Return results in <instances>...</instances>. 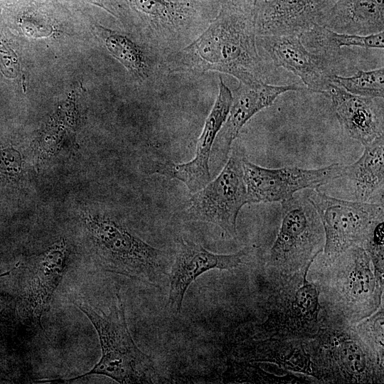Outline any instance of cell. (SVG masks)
Returning a JSON list of instances; mask_svg holds the SVG:
<instances>
[{
  "mask_svg": "<svg viewBox=\"0 0 384 384\" xmlns=\"http://www.w3.org/2000/svg\"><path fill=\"white\" fill-rule=\"evenodd\" d=\"M344 165L333 164L319 169L287 166L267 169L246 158L243 175L248 203L282 202L304 189H314L342 178Z\"/></svg>",
  "mask_w": 384,
  "mask_h": 384,
  "instance_id": "7",
  "label": "cell"
},
{
  "mask_svg": "<svg viewBox=\"0 0 384 384\" xmlns=\"http://www.w3.org/2000/svg\"><path fill=\"white\" fill-rule=\"evenodd\" d=\"M322 26L342 33L366 36L384 30V0H337Z\"/></svg>",
  "mask_w": 384,
  "mask_h": 384,
  "instance_id": "16",
  "label": "cell"
},
{
  "mask_svg": "<svg viewBox=\"0 0 384 384\" xmlns=\"http://www.w3.org/2000/svg\"><path fill=\"white\" fill-rule=\"evenodd\" d=\"M218 88L213 107L198 139L194 158L183 164L151 158V173L178 179L186 185L191 193L198 191L210 181V151L215 139L227 119L233 100L232 91L221 78L219 79Z\"/></svg>",
  "mask_w": 384,
  "mask_h": 384,
  "instance_id": "8",
  "label": "cell"
},
{
  "mask_svg": "<svg viewBox=\"0 0 384 384\" xmlns=\"http://www.w3.org/2000/svg\"><path fill=\"white\" fill-rule=\"evenodd\" d=\"M255 5L226 0L209 26L181 50L172 68L193 73L218 71L239 82H263L261 58L257 52Z\"/></svg>",
  "mask_w": 384,
  "mask_h": 384,
  "instance_id": "1",
  "label": "cell"
},
{
  "mask_svg": "<svg viewBox=\"0 0 384 384\" xmlns=\"http://www.w3.org/2000/svg\"><path fill=\"white\" fill-rule=\"evenodd\" d=\"M245 255V250L233 254H217L193 241L178 239L169 273V310L176 315L180 313L186 292L200 275L213 269H233L242 263Z\"/></svg>",
  "mask_w": 384,
  "mask_h": 384,
  "instance_id": "11",
  "label": "cell"
},
{
  "mask_svg": "<svg viewBox=\"0 0 384 384\" xmlns=\"http://www.w3.org/2000/svg\"><path fill=\"white\" fill-rule=\"evenodd\" d=\"M94 252L105 271L159 286L169 277L168 254L131 233L107 217H90L86 220Z\"/></svg>",
  "mask_w": 384,
  "mask_h": 384,
  "instance_id": "3",
  "label": "cell"
},
{
  "mask_svg": "<svg viewBox=\"0 0 384 384\" xmlns=\"http://www.w3.org/2000/svg\"><path fill=\"white\" fill-rule=\"evenodd\" d=\"M331 82L346 91L361 97L383 98L384 68L358 70L350 77L333 74Z\"/></svg>",
  "mask_w": 384,
  "mask_h": 384,
  "instance_id": "20",
  "label": "cell"
},
{
  "mask_svg": "<svg viewBox=\"0 0 384 384\" xmlns=\"http://www.w3.org/2000/svg\"><path fill=\"white\" fill-rule=\"evenodd\" d=\"M303 89L296 85H273L265 82L255 85L239 83L233 92L231 107L218 133L209 159V168L219 172L228 159L233 141L245 124L256 113L272 105L282 94Z\"/></svg>",
  "mask_w": 384,
  "mask_h": 384,
  "instance_id": "9",
  "label": "cell"
},
{
  "mask_svg": "<svg viewBox=\"0 0 384 384\" xmlns=\"http://www.w3.org/2000/svg\"><path fill=\"white\" fill-rule=\"evenodd\" d=\"M337 0H264L255 5L256 36L298 35L323 25Z\"/></svg>",
  "mask_w": 384,
  "mask_h": 384,
  "instance_id": "12",
  "label": "cell"
},
{
  "mask_svg": "<svg viewBox=\"0 0 384 384\" xmlns=\"http://www.w3.org/2000/svg\"><path fill=\"white\" fill-rule=\"evenodd\" d=\"M245 158L243 151L235 147L219 175L193 193L186 208L191 220L216 225L230 236H236L238 213L248 203L243 175Z\"/></svg>",
  "mask_w": 384,
  "mask_h": 384,
  "instance_id": "4",
  "label": "cell"
},
{
  "mask_svg": "<svg viewBox=\"0 0 384 384\" xmlns=\"http://www.w3.org/2000/svg\"><path fill=\"white\" fill-rule=\"evenodd\" d=\"M66 249L62 244L37 256L28 267L23 296V316L34 328L43 329L41 319L49 306L65 268Z\"/></svg>",
  "mask_w": 384,
  "mask_h": 384,
  "instance_id": "13",
  "label": "cell"
},
{
  "mask_svg": "<svg viewBox=\"0 0 384 384\" xmlns=\"http://www.w3.org/2000/svg\"><path fill=\"white\" fill-rule=\"evenodd\" d=\"M94 3L97 4L98 6L105 9L107 10V8L105 5V0H93Z\"/></svg>",
  "mask_w": 384,
  "mask_h": 384,
  "instance_id": "22",
  "label": "cell"
},
{
  "mask_svg": "<svg viewBox=\"0 0 384 384\" xmlns=\"http://www.w3.org/2000/svg\"><path fill=\"white\" fill-rule=\"evenodd\" d=\"M273 63L299 77L311 92L328 94L331 82V71L324 54L310 51L301 36H256Z\"/></svg>",
  "mask_w": 384,
  "mask_h": 384,
  "instance_id": "10",
  "label": "cell"
},
{
  "mask_svg": "<svg viewBox=\"0 0 384 384\" xmlns=\"http://www.w3.org/2000/svg\"><path fill=\"white\" fill-rule=\"evenodd\" d=\"M281 203L282 223L270 250V262L282 268L307 266L324 249L319 215L306 196L294 194Z\"/></svg>",
  "mask_w": 384,
  "mask_h": 384,
  "instance_id": "6",
  "label": "cell"
},
{
  "mask_svg": "<svg viewBox=\"0 0 384 384\" xmlns=\"http://www.w3.org/2000/svg\"><path fill=\"white\" fill-rule=\"evenodd\" d=\"M97 31L108 51L130 73L141 80L149 76V60L141 47L114 31L102 26H97Z\"/></svg>",
  "mask_w": 384,
  "mask_h": 384,
  "instance_id": "19",
  "label": "cell"
},
{
  "mask_svg": "<svg viewBox=\"0 0 384 384\" xmlns=\"http://www.w3.org/2000/svg\"><path fill=\"white\" fill-rule=\"evenodd\" d=\"M151 28L166 34H177L191 26L197 10L192 0H129Z\"/></svg>",
  "mask_w": 384,
  "mask_h": 384,
  "instance_id": "17",
  "label": "cell"
},
{
  "mask_svg": "<svg viewBox=\"0 0 384 384\" xmlns=\"http://www.w3.org/2000/svg\"><path fill=\"white\" fill-rule=\"evenodd\" d=\"M254 1V4H256L257 2L258 1V0H253Z\"/></svg>",
  "mask_w": 384,
  "mask_h": 384,
  "instance_id": "23",
  "label": "cell"
},
{
  "mask_svg": "<svg viewBox=\"0 0 384 384\" xmlns=\"http://www.w3.org/2000/svg\"><path fill=\"white\" fill-rule=\"evenodd\" d=\"M338 347V358L346 370L358 373L365 369L366 357L358 345L353 341H344Z\"/></svg>",
  "mask_w": 384,
  "mask_h": 384,
  "instance_id": "21",
  "label": "cell"
},
{
  "mask_svg": "<svg viewBox=\"0 0 384 384\" xmlns=\"http://www.w3.org/2000/svg\"><path fill=\"white\" fill-rule=\"evenodd\" d=\"M384 135L365 146L361 156L353 164L344 166L342 178L351 186L355 200L383 203Z\"/></svg>",
  "mask_w": 384,
  "mask_h": 384,
  "instance_id": "15",
  "label": "cell"
},
{
  "mask_svg": "<svg viewBox=\"0 0 384 384\" xmlns=\"http://www.w3.org/2000/svg\"><path fill=\"white\" fill-rule=\"evenodd\" d=\"M70 300L95 328L102 356L89 372L66 381L92 374L106 375L119 383H151L157 380L158 374L152 360L138 348L130 334L118 292L107 314H98L82 298L70 297Z\"/></svg>",
  "mask_w": 384,
  "mask_h": 384,
  "instance_id": "2",
  "label": "cell"
},
{
  "mask_svg": "<svg viewBox=\"0 0 384 384\" xmlns=\"http://www.w3.org/2000/svg\"><path fill=\"white\" fill-rule=\"evenodd\" d=\"M306 196L319 215L324 233V250L329 259L361 246L372 225L384 217L383 203L338 199L316 188L310 189Z\"/></svg>",
  "mask_w": 384,
  "mask_h": 384,
  "instance_id": "5",
  "label": "cell"
},
{
  "mask_svg": "<svg viewBox=\"0 0 384 384\" xmlns=\"http://www.w3.org/2000/svg\"><path fill=\"white\" fill-rule=\"evenodd\" d=\"M301 40L310 51L321 54L336 51L342 47L384 48L383 31L366 36L353 35L338 33L321 25H316L304 33Z\"/></svg>",
  "mask_w": 384,
  "mask_h": 384,
  "instance_id": "18",
  "label": "cell"
},
{
  "mask_svg": "<svg viewBox=\"0 0 384 384\" xmlns=\"http://www.w3.org/2000/svg\"><path fill=\"white\" fill-rule=\"evenodd\" d=\"M328 94L341 127L348 137L365 146L384 135L383 110L377 107L375 98L351 94L334 83Z\"/></svg>",
  "mask_w": 384,
  "mask_h": 384,
  "instance_id": "14",
  "label": "cell"
}]
</instances>
